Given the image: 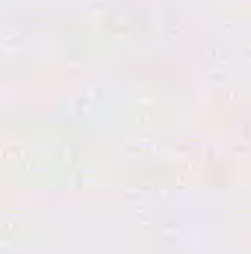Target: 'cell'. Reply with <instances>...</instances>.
Here are the masks:
<instances>
[]
</instances>
